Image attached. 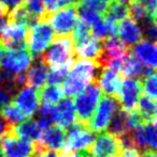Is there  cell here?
I'll return each mask as SVG.
<instances>
[{"mask_svg": "<svg viewBox=\"0 0 157 157\" xmlns=\"http://www.w3.org/2000/svg\"><path fill=\"white\" fill-rule=\"evenodd\" d=\"M119 150L121 143L118 137L103 132L95 137L89 147V153L93 157H116Z\"/></svg>", "mask_w": 157, "mask_h": 157, "instance_id": "obj_12", "label": "cell"}, {"mask_svg": "<svg viewBox=\"0 0 157 157\" xmlns=\"http://www.w3.org/2000/svg\"><path fill=\"white\" fill-rule=\"evenodd\" d=\"M0 157H4L3 153H2V151H1V149H0Z\"/></svg>", "mask_w": 157, "mask_h": 157, "instance_id": "obj_47", "label": "cell"}, {"mask_svg": "<svg viewBox=\"0 0 157 157\" xmlns=\"http://www.w3.org/2000/svg\"><path fill=\"white\" fill-rule=\"evenodd\" d=\"M95 132L89 129L88 125L76 121L71 126L66 129V139L64 152H80L88 151L95 140Z\"/></svg>", "mask_w": 157, "mask_h": 157, "instance_id": "obj_6", "label": "cell"}, {"mask_svg": "<svg viewBox=\"0 0 157 157\" xmlns=\"http://www.w3.org/2000/svg\"><path fill=\"white\" fill-rule=\"evenodd\" d=\"M39 59L46 66L51 67H70L76 59L71 36H57Z\"/></svg>", "mask_w": 157, "mask_h": 157, "instance_id": "obj_2", "label": "cell"}, {"mask_svg": "<svg viewBox=\"0 0 157 157\" xmlns=\"http://www.w3.org/2000/svg\"><path fill=\"white\" fill-rule=\"evenodd\" d=\"M108 132L115 137H121L128 132L127 124H126V111L121 108L116 110V112L113 114L109 125H108Z\"/></svg>", "mask_w": 157, "mask_h": 157, "instance_id": "obj_25", "label": "cell"}, {"mask_svg": "<svg viewBox=\"0 0 157 157\" xmlns=\"http://www.w3.org/2000/svg\"><path fill=\"white\" fill-rule=\"evenodd\" d=\"M103 52V41L92 36L86 42L74 46V58L78 60L93 61L98 65L99 59Z\"/></svg>", "mask_w": 157, "mask_h": 157, "instance_id": "obj_15", "label": "cell"}, {"mask_svg": "<svg viewBox=\"0 0 157 157\" xmlns=\"http://www.w3.org/2000/svg\"><path fill=\"white\" fill-rule=\"evenodd\" d=\"M55 122L58 124L59 127L67 129L76 121V108L74 104L70 97L64 98L54 107Z\"/></svg>", "mask_w": 157, "mask_h": 157, "instance_id": "obj_19", "label": "cell"}, {"mask_svg": "<svg viewBox=\"0 0 157 157\" xmlns=\"http://www.w3.org/2000/svg\"><path fill=\"white\" fill-rule=\"evenodd\" d=\"M10 127L11 126H9L8 124H6V121L3 120V118H2L1 114H0V137H1Z\"/></svg>", "mask_w": 157, "mask_h": 157, "instance_id": "obj_41", "label": "cell"}, {"mask_svg": "<svg viewBox=\"0 0 157 157\" xmlns=\"http://www.w3.org/2000/svg\"><path fill=\"white\" fill-rule=\"evenodd\" d=\"M128 14H129V12H128L127 4L123 3L118 0H111L105 13V17L118 23V21L125 19L128 16Z\"/></svg>", "mask_w": 157, "mask_h": 157, "instance_id": "obj_27", "label": "cell"}, {"mask_svg": "<svg viewBox=\"0 0 157 157\" xmlns=\"http://www.w3.org/2000/svg\"><path fill=\"white\" fill-rule=\"evenodd\" d=\"M128 12H129L131 18L134 19L137 23H142L145 19L151 18L143 4L140 2V0H134V1L130 2V4L128 6Z\"/></svg>", "mask_w": 157, "mask_h": 157, "instance_id": "obj_30", "label": "cell"}, {"mask_svg": "<svg viewBox=\"0 0 157 157\" xmlns=\"http://www.w3.org/2000/svg\"><path fill=\"white\" fill-rule=\"evenodd\" d=\"M141 30H142V36L145 40L155 42L157 37V29H156V21L152 18H147L140 23Z\"/></svg>", "mask_w": 157, "mask_h": 157, "instance_id": "obj_34", "label": "cell"}, {"mask_svg": "<svg viewBox=\"0 0 157 157\" xmlns=\"http://www.w3.org/2000/svg\"><path fill=\"white\" fill-rule=\"evenodd\" d=\"M32 157H43V154H35Z\"/></svg>", "mask_w": 157, "mask_h": 157, "instance_id": "obj_46", "label": "cell"}, {"mask_svg": "<svg viewBox=\"0 0 157 157\" xmlns=\"http://www.w3.org/2000/svg\"><path fill=\"white\" fill-rule=\"evenodd\" d=\"M0 149L4 157H32L36 154L35 143L16 136L14 127L0 137Z\"/></svg>", "mask_w": 157, "mask_h": 157, "instance_id": "obj_7", "label": "cell"}, {"mask_svg": "<svg viewBox=\"0 0 157 157\" xmlns=\"http://www.w3.org/2000/svg\"><path fill=\"white\" fill-rule=\"evenodd\" d=\"M4 54H6V46H4L1 42H0V61L2 60Z\"/></svg>", "mask_w": 157, "mask_h": 157, "instance_id": "obj_44", "label": "cell"}, {"mask_svg": "<svg viewBox=\"0 0 157 157\" xmlns=\"http://www.w3.org/2000/svg\"><path fill=\"white\" fill-rule=\"evenodd\" d=\"M79 1H80V0H76V3L78 4V3H79Z\"/></svg>", "mask_w": 157, "mask_h": 157, "instance_id": "obj_49", "label": "cell"}, {"mask_svg": "<svg viewBox=\"0 0 157 157\" xmlns=\"http://www.w3.org/2000/svg\"><path fill=\"white\" fill-rule=\"evenodd\" d=\"M55 36V32L48 21H39L27 30L26 44L29 48L32 59H37L51 45Z\"/></svg>", "mask_w": 157, "mask_h": 157, "instance_id": "obj_3", "label": "cell"}, {"mask_svg": "<svg viewBox=\"0 0 157 157\" xmlns=\"http://www.w3.org/2000/svg\"><path fill=\"white\" fill-rule=\"evenodd\" d=\"M1 62L0 80L11 81L16 75L27 72L32 63V57L26 49L8 50L4 54Z\"/></svg>", "mask_w": 157, "mask_h": 157, "instance_id": "obj_4", "label": "cell"}, {"mask_svg": "<svg viewBox=\"0 0 157 157\" xmlns=\"http://www.w3.org/2000/svg\"><path fill=\"white\" fill-rule=\"evenodd\" d=\"M8 14H9V11L0 4V27L6 23V18L8 17Z\"/></svg>", "mask_w": 157, "mask_h": 157, "instance_id": "obj_40", "label": "cell"}, {"mask_svg": "<svg viewBox=\"0 0 157 157\" xmlns=\"http://www.w3.org/2000/svg\"><path fill=\"white\" fill-rule=\"evenodd\" d=\"M136 109L139 111L145 123L156 122V99L143 94L139 97Z\"/></svg>", "mask_w": 157, "mask_h": 157, "instance_id": "obj_22", "label": "cell"}, {"mask_svg": "<svg viewBox=\"0 0 157 157\" xmlns=\"http://www.w3.org/2000/svg\"><path fill=\"white\" fill-rule=\"evenodd\" d=\"M96 82L105 95L115 97L122 82V75L114 68L102 67L100 68V73L97 75Z\"/></svg>", "mask_w": 157, "mask_h": 157, "instance_id": "obj_14", "label": "cell"}, {"mask_svg": "<svg viewBox=\"0 0 157 157\" xmlns=\"http://www.w3.org/2000/svg\"><path fill=\"white\" fill-rule=\"evenodd\" d=\"M71 34H72L71 39L72 42H73V47L84 43V42H86L88 39H90L93 36L90 26H88L87 24L82 21L81 19L78 21V23H76V27H74Z\"/></svg>", "mask_w": 157, "mask_h": 157, "instance_id": "obj_28", "label": "cell"}, {"mask_svg": "<svg viewBox=\"0 0 157 157\" xmlns=\"http://www.w3.org/2000/svg\"><path fill=\"white\" fill-rule=\"evenodd\" d=\"M27 28L19 24L4 23L0 27V42L11 50H24L26 44Z\"/></svg>", "mask_w": 157, "mask_h": 157, "instance_id": "obj_11", "label": "cell"}, {"mask_svg": "<svg viewBox=\"0 0 157 157\" xmlns=\"http://www.w3.org/2000/svg\"><path fill=\"white\" fill-rule=\"evenodd\" d=\"M98 71H100V67L93 61L76 60L70 66L68 76L64 80V94L68 97L79 94L89 83L96 80Z\"/></svg>", "mask_w": 157, "mask_h": 157, "instance_id": "obj_1", "label": "cell"}, {"mask_svg": "<svg viewBox=\"0 0 157 157\" xmlns=\"http://www.w3.org/2000/svg\"><path fill=\"white\" fill-rule=\"evenodd\" d=\"M43 157H65L60 151H46L43 154Z\"/></svg>", "mask_w": 157, "mask_h": 157, "instance_id": "obj_42", "label": "cell"}, {"mask_svg": "<svg viewBox=\"0 0 157 157\" xmlns=\"http://www.w3.org/2000/svg\"><path fill=\"white\" fill-rule=\"evenodd\" d=\"M118 1L123 2V3H125V2H132V1H134V0H118Z\"/></svg>", "mask_w": 157, "mask_h": 157, "instance_id": "obj_45", "label": "cell"}, {"mask_svg": "<svg viewBox=\"0 0 157 157\" xmlns=\"http://www.w3.org/2000/svg\"><path fill=\"white\" fill-rule=\"evenodd\" d=\"M156 1L157 0H140V2L143 4V6L147 10V14L150 15L152 19L156 21Z\"/></svg>", "mask_w": 157, "mask_h": 157, "instance_id": "obj_38", "label": "cell"}, {"mask_svg": "<svg viewBox=\"0 0 157 157\" xmlns=\"http://www.w3.org/2000/svg\"><path fill=\"white\" fill-rule=\"evenodd\" d=\"M70 67L61 66V67H51L50 72L48 73V82L50 85H60L64 82Z\"/></svg>", "mask_w": 157, "mask_h": 157, "instance_id": "obj_33", "label": "cell"}, {"mask_svg": "<svg viewBox=\"0 0 157 157\" xmlns=\"http://www.w3.org/2000/svg\"><path fill=\"white\" fill-rule=\"evenodd\" d=\"M38 95L41 105L54 106L61 101L64 92L63 88L59 85H48L46 87L41 88Z\"/></svg>", "mask_w": 157, "mask_h": 157, "instance_id": "obj_24", "label": "cell"}, {"mask_svg": "<svg viewBox=\"0 0 157 157\" xmlns=\"http://www.w3.org/2000/svg\"><path fill=\"white\" fill-rule=\"evenodd\" d=\"M111 0H80L76 6H85L100 15H105Z\"/></svg>", "mask_w": 157, "mask_h": 157, "instance_id": "obj_31", "label": "cell"}, {"mask_svg": "<svg viewBox=\"0 0 157 157\" xmlns=\"http://www.w3.org/2000/svg\"><path fill=\"white\" fill-rule=\"evenodd\" d=\"M143 132H144V138L147 145V149L155 151L157 145L156 122H149L143 124Z\"/></svg>", "mask_w": 157, "mask_h": 157, "instance_id": "obj_32", "label": "cell"}, {"mask_svg": "<svg viewBox=\"0 0 157 157\" xmlns=\"http://www.w3.org/2000/svg\"><path fill=\"white\" fill-rule=\"evenodd\" d=\"M118 108L119 105L115 97L107 96V95L100 97L96 110L88 122L89 129L95 134L105 132L112 117Z\"/></svg>", "mask_w": 157, "mask_h": 157, "instance_id": "obj_8", "label": "cell"}, {"mask_svg": "<svg viewBox=\"0 0 157 157\" xmlns=\"http://www.w3.org/2000/svg\"><path fill=\"white\" fill-rule=\"evenodd\" d=\"M100 97L101 90L97 85L96 80L89 83L83 91L76 95L73 104L79 122L88 125V122L96 110Z\"/></svg>", "mask_w": 157, "mask_h": 157, "instance_id": "obj_5", "label": "cell"}, {"mask_svg": "<svg viewBox=\"0 0 157 157\" xmlns=\"http://www.w3.org/2000/svg\"><path fill=\"white\" fill-rule=\"evenodd\" d=\"M141 92L142 87L140 80L134 78H125L122 80L118 92L115 96L119 108L125 111L136 109L139 97L141 96Z\"/></svg>", "mask_w": 157, "mask_h": 157, "instance_id": "obj_10", "label": "cell"}, {"mask_svg": "<svg viewBox=\"0 0 157 157\" xmlns=\"http://www.w3.org/2000/svg\"><path fill=\"white\" fill-rule=\"evenodd\" d=\"M116 157H142V153L137 147H121Z\"/></svg>", "mask_w": 157, "mask_h": 157, "instance_id": "obj_37", "label": "cell"}, {"mask_svg": "<svg viewBox=\"0 0 157 157\" xmlns=\"http://www.w3.org/2000/svg\"><path fill=\"white\" fill-rule=\"evenodd\" d=\"M14 132L19 138L35 142V141H39L42 129L40 128L37 121H35L34 119H28L19 125L15 126Z\"/></svg>", "mask_w": 157, "mask_h": 157, "instance_id": "obj_21", "label": "cell"}, {"mask_svg": "<svg viewBox=\"0 0 157 157\" xmlns=\"http://www.w3.org/2000/svg\"><path fill=\"white\" fill-rule=\"evenodd\" d=\"M85 157H93V156L90 155V154H88V155H87V156H85Z\"/></svg>", "mask_w": 157, "mask_h": 157, "instance_id": "obj_48", "label": "cell"}, {"mask_svg": "<svg viewBox=\"0 0 157 157\" xmlns=\"http://www.w3.org/2000/svg\"><path fill=\"white\" fill-rule=\"evenodd\" d=\"M156 43L149 40H140L137 44H134L132 48V55L143 65L155 68L157 63L156 54Z\"/></svg>", "mask_w": 157, "mask_h": 157, "instance_id": "obj_17", "label": "cell"}, {"mask_svg": "<svg viewBox=\"0 0 157 157\" xmlns=\"http://www.w3.org/2000/svg\"><path fill=\"white\" fill-rule=\"evenodd\" d=\"M13 103L19 107V109L26 116L32 117L39 109V95L36 89L25 86L16 92Z\"/></svg>", "mask_w": 157, "mask_h": 157, "instance_id": "obj_13", "label": "cell"}, {"mask_svg": "<svg viewBox=\"0 0 157 157\" xmlns=\"http://www.w3.org/2000/svg\"><path fill=\"white\" fill-rule=\"evenodd\" d=\"M0 114L6 121V124L11 127H15L26 120V116L19 109V107L13 101H11L3 109L0 110Z\"/></svg>", "mask_w": 157, "mask_h": 157, "instance_id": "obj_26", "label": "cell"}, {"mask_svg": "<svg viewBox=\"0 0 157 157\" xmlns=\"http://www.w3.org/2000/svg\"><path fill=\"white\" fill-rule=\"evenodd\" d=\"M0 4L10 12L14 8L23 4V0H0Z\"/></svg>", "mask_w": 157, "mask_h": 157, "instance_id": "obj_39", "label": "cell"}, {"mask_svg": "<svg viewBox=\"0 0 157 157\" xmlns=\"http://www.w3.org/2000/svg\"><path fill=\"white\" fill-rule=\"evenodd\" d=\"M66 139V129L59 126H51L42 130L38 142L45 151H61Z\"/></svg>", "mask_w": 157, "mask_h": 157, "instance_id": "obj_16", "label": "cell"}, {"mask_svg": "<svg viewBox=\"0 0 157 157\" xmlns=\"http://www.w3.org/2000/svg\"><path fill=\"white\" fill-rule=\"evenodd\" d=\"M8 21L9 23H14V24H19V25H22L24 27H26L28 29V27H31L34 24H36L37 19L28 12V10L23 6H16L13 10H11L8 14Z\"/></svg>", "mask_w": 157, "mask_h": 157, "instance_id": "obj_23", "label": "cell"}, {"mask_svg": "<svg viewBox=\"0 0 157 157\" xmlns=\"http://www.w3.org/2000/svg\"><path fill=\"white\" fill-rule=\"evenodd\" d=\"M118 32L119 41L123 42L129 48L131 45L138 43L143 37L140 26L131 17H126L125 19L121 21L118 27Z\"/></svg>", "mask_w": 157, "mask_h": 157, "instance_id": "obj_18", "label": "cell"}, {"mask_svg": "<svg viewBox=\"0 0 157 157\" xmlns=\"http://www.w3.org/2000/svg\"><path fill=\"white\" fill-rule=\"evenodd\" d=\"M48 66L37 58L26 72V83L34 89H41L48 81Z\"/></svg>", "mask_w": 157, "mask_h": 157, "instance_id": "obj_20", "label": "cell"}, {"mask_svg": "<svg viewBox=\"0 0 157 157\" xmlns=\"http://www.w3.org/2000/svg\"><path fill=\"white\" fill-rule=\"evenodd\" d=\"M38 120L37 123L42 130L48 128L54 125L55 123V113H54V106H46L41 105L40 109H38Z\"/></svg>", "mask_w": 157, "mask_h": 157, "instance_id": "obj_29", "label": "cell"}, {"mask_svg": "<svg viewBox=\"0 0 157 157\" xmlns=\"http://www.w3.org/2000/svg\"><path fill=\"white\" fill-rule=\"evenodd\" d=\"M142 157H156V153L153 150H145L142 154Z\"/></svg>", "mask_w": 157, "mask_h": 157, "instance_id": "obj_43", "label": "cell"}, {"mask_svg": "<svg viewBox=\"0 0 157 157\" xmlns=\"http://www.w3.org/2000/svg\"><path fill=\"white\" fill-rule=\"evenodd\" d=\"M76 6H69L55 11L48 16L52 28L57 36H71V33L78 23Z\"/></svg>", "mask_w": 157, "mask_h": 157, "instance_id": "obj_9", "label": "cell"}, {"mask_svg": "<svg viewBox=\"0 0 157 157\" xmlns=\"http://www.w3.org/2000/svg\"><path fill=\"white\" fill-rule=\"evenodd\" d=\"M16 90L11 86L0 83V110L11 103L16 94Z\"/></svg>", "mask_w": 157, "mask_h": 157, "instance_id": "obj_35", "label": "cell"}, {"mask_svg": "<svg viewBox=\"0 0 157 157\" xmlns=\"http://www.w3.org/2000/svg\"><path fill=\"white\" fill-rule=\"evenodd\" d=\"M144 94L147 96L152 97L153 99H156L157 95V81H156V75L153 74L151 76L147 77L143 79L142 83H141Z\"/></svg>", "mask_w": 157, "mask_h": 157, "instance_id": "obj_36", "label": "cell"}]
</instances>
